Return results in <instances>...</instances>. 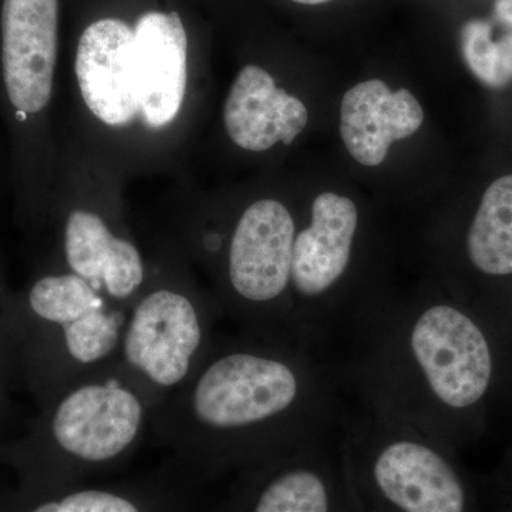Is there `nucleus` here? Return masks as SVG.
<instances>
[{
  "instance_id": "19",
  "label": "nucleus",
  "mask_w": 512,
  "mask_h": 512,
  "mask_svg": "<svg viewBox=\"0 0 512 512\" xmlns=\"http://www.w3.org/2000/svg\"><path fill=\"white\" fill-rule=\"evenodd\" d=\"M33 512H140L136 505L107 491L86 490L39 505Z\"/></svg>"
},
{
  "instance_id": "2",
  "label": "nucleus",
  "mask_w": 512,
  "mask_h": 512,
  "mask_svg": "<svg viewBox=\"0 0 512 512\" xmlns=\"http://www.w3.org/2000/svg\"><path fill=\"white\" fill-rule=\"evenodd\" d=\"M339 448L355 512H483L456 448L402 420L362 404Z\"/></svg>"
},
{
  "instance_id": "20",
  "label": "nucleus",
  "mask_w": 512,
  "mask_h": 512,
  "mask_svg": "<svg viewBox=\"0 0 512 512\" xmlns=\"http://www.w3.org/2000/svg\"><path fill=\"white\" fill-rule=\"evenodd\" d=\"M483 311L487 313L488 318L493 320L495 328L500 333L508 363H510L512 377V284L510 292L488 303Z\"/></svg>"
},
{
  "instance_id": "10",
  "label": "nucleus",
  "mask_w": 512,
  "mask_h": 512,
  "mask_svg": "<svg viewBox=\"0 0 512 512\" xmlns=\"http://www.w3.org/2000/svg\"><path fill=\"white\" fill-rule=\"evenodd\" d=\"M136 59L141 113L164 127L180 113L187 87V33L177 12H148L137 20Z\"/></svg>"
},
{
  "instance_id": "6",
  "label": "nucleus",
  "mask_w": 512,
  "mask_h": 512,
  "mask_svg": "<svg viewBox=\"0 0 512 512\" xmlns=\"http://www.w3.org/2000/svg\"><path fill=\"white\" fill-rule=\"evenodd\" d=\"M57 25L59 0H3V77L10 103L19 113H39L49 104Z\"/></svg>"
},
{
  "instance_id": "16",
  "label": "nucleus",
  "mask_w": 512,
  "mask_h": 512,
  "mask_svg": "<svg viewBox=\"0 0 512 512\" xmlns=\"http://www.w3.org/2000/svg\"><path fill=\"white\" fill-rule=\"evenodd\" d=\"M461 49L468 69L487 86L498 89L512 79V33L494 42L490 23L470 20L461 32Z\"/></svg>"
},
{
  "instance_id": "22",
  "label": "nucleus",
  "mask_w": 512,
  "mask_h": 512,
  "mask_svg": "<svg viewBox=\"0 0 512 512\" xmlns=\"http://www.w3.org/2000/svg\"><path fill=\"white\" fill-rule=\"evenodd\" d=\"M494 10L497 19L512 28V0H495Z\"/></svg>"
},
{
  "instance_id": "13",
  "label": "nucleus",
  "mask_w": 512,
  "mask_h": 512,
  "mask_svg": "<svg viewBox=\"0 0 512 512\" xmlns=\"http://www.w3.org/2000/svg\"><path fill=\"white\" fill-rule=\"evenodd\" d=\"M464 244L468 264L478 275L512 278V174L485 190Z\"/></svg>"
},
{
  "instance_id": "12",
  "label": "nucleus",
  "mask_w": 512,
  "mask_h": 512,
  "mask_svg": "<svg viewBox=\"0 0 512 512\" xmlns=\"http://www.w3.org/2000/svg\"><path fill=\"white\" fill-rule=\"evenodd\" d=\"M224 123L229 138L248 151H266L276 143H293L308 124L301 100L276 87L261 67H244L225 101Z\"/></svg>"
},
{
  "instance_id": "5",
  "label": "nucleus",
  "mask_w": 512,
  "mask_h": 512,
  "mask_svg": "<svg viewBox=\"0 0 512 512\" xmlns=\"http://www.w3.org/2000/svg\"><path fill=\"white\" fill-rule=\"evenodd\" d=\"M296 227L291 212L275 200L249 205L239 218L228 251L232 289L254 306H268L291 286Z\"/></svg>"
},
{
  "instance_id": "17",
  "label": "nucleus",
  "mask_w": 512,
  "mask_h": 512,
  "mask_svg": "<svg viewBox=\"0 0 512 512\" xmlns=\"http://www.w3.org/2000/svg\"><path fill=\"white\" fill-rule=\"evenodd\" d=\"M67 352L83 365L99 362L109 356L119 342V319L101 308L63 326Z\"/></svg>"
},
{
  "instance_id": "21",
  "label": "nucleus",
  "mask_w": 512,
  "mask_h": 512,
  "mask_svg": "<svg viewBox=\"0 0 512 512\" xmlns=\"http://www.w3.org/2000/svg\"><path fill=\"white\" fill-rule=\"evenodd\" d=\"M491 495L512 505V446L491 478Z\"/></svg>"
},
{
  "instance_id": "3",
  "label": "nucleus",
  "mask_w": 512,
  "mask_h": 512,
  "mask_svg": "<svg viewBox=\"0 0 512 512\" xmlns=\"http://www.w3.org/2000/svg\"><path fill=\"white\" fill-rule=\"evenodd\" d=\"M359 211L348 197L323 192L312 205L311 224L295 237L291 286L303 302L298 320L299 339L311 348L320 345L323 301L342 284L355 248Z\"/></svg>"
},
{
  "instance_id": "18",
  "label": "nucleus",
  "mask_w": 512,
  "mask_h": 512,
  "mask_svg": "<svg viewBox=\"0 0 512 512\" xmlns=\"http://www.w3.org/2000/svg\"><path fill=\"white\" fill-rule=\"evenodd\" d=\"M143 279L144 265L140 252L126 239L116 238L113 254L101 278V285H104L113 298L124 299L140 288Z\"/></svg>"
},
{
  "instance_id": "14",
  "label": "nucleus",
  "mask_w": 512,
  "mask_h": 512,
  "mask_svg": "<svg viewBox=\"0 0 512 512\" xmlns=\"http://www.w3.org/2000/svg\"><path fill=\"white\" fill-rule=\"evenodd\" d=\"M28 306L35 319L63 328L101 308L103 301L82 276L49 275L40 278L30 288Z\"/></svg>"
},
{
  "instance_id": "1",
  "label": "nucleus",
  "mask_w": 512,
  "mask_h": 512,
  "mask_svg": "<svg viewBox=\"0 0 512 512\" xmlns=\"http://www.w3.org/2000/svg\"><path fill=\"white\" fill-rule=\"evenodd\" d=\"M346 384L362 404L460 450L512 403L500 333L476 303L433 301L404 312L363 313L349 330Z\"/></svg>"
},
{
  "instance_id": "11",
  "label": "nucleus",
  "mask_w": 512,
  "mask_h": 512,
  "mask_svg": "<svg viewBox=\"0 0 512 512\" xmlns=\"http://www.w3.org/2000/svg\"><path fill=\"white\" fill-rule=\"evenodd\" d=\"M423 120V107L409 90L393 92L382 80L372 79L343 96L340 136L357 163L377 167L394 141L413 136Z\"/></svg>"
},
{
  "instance_id": "4",
  "label": "nucleus",
  "mask_w": 512,
  "mask_h": 512,
  "mask_svg": "<svg viewBox=\"0 0 512 512\" xmlns=\"http://www.w3.org/2000/svg\"><path fill=\"white\" fill-rule=\"evenodd\" d=\"M339 426L289 448L244 512H355L340 458Z\"/></svg>"
},
{
  "instance_id": "9",
  "label": "nucleus",
  "mask_w": 512,
  "mask_h": 512,
  "mask_svg": "<svg viewBox=\"0 0 512 512\" xmlns=\"http://www.w3.org/2000/svg\"><path fill=\"white\" fill-rule=\"evenodd\" d=\"M74 69L84 103L103 123L124 126L141 110L136 35L123 20H97L84 30Z\"/></svg>"
},
{
  "instance_id": "7",
  "label": "nucleus",
  "mask_w": 512,
  "mask_h": 512,
  "mask_svg": "<svg viewBox=\"0 0 512 512\" xmlns=\"http://www.w3.org/2000/svg\"><path fill=\"white\" fill-rule=\"evenodd\" d=\"M143 423V406L136 394L120 384H87L57 404L50 419V436L66 453L101 463L119 456Z\"/></svg>"
},
{
  "instance_id": "25",
  "label": "nucleus",
  "mask_w": 512,
  "mask_h": 512,
  "mask_svg": "<svg viewBox=\"0 0 512 512\" xmlns=\"http://www.w3.org/2000/svg\"><path fill=\"white\" fill-rule=\"evenodd\" d=\"M295 3H301V5H322V3L330 2V0H292Z\"/></svg>"
},
{
  "instance_id": "15",
  "label": "nucleus",
  "mask_w": 512,
  "mask_h": 512,
  "mask_svg": "<svg viewBox=\"0 0 512 512\" xmlns=\"http://www.w3.org/2000/svg\"><path fill=\"white\" fill-rule=\"evenodd\" d=\"M116 238L106 222L93 212L76 210L67 218L64 229L67 264L74 274L82 276L94 289L101 286Z\"/></svg>"
},
{
  "instance_id": "24",
  "label": "nucleus",
  "mask_w": 512,
  "mask_h": 512,
  "mask_svg": "<svg viewBox=\"0 0 512 512\" xmlns=\"http://www.w3.org/2000/svg\"><path fill=\"white\" fill-rule=\"evenodd\" d=\"M3 322H5V320L0 319V353H2L3 346L6 345L5 340H3V336L8 335L10 338V335H12V332H9L8 329H3Z\"/></svg>"
},
{
  "instance_id": "23",
  "label": "nucleus",
  "mask_w": 512,
  "mask_h": 512,
  "mask_svg": "<svg viewBox=\"0 0 512 512\" xmlns=\"http://www.w3.org/2000/svg\"><path fill=\"white\" fill-rule=\"evenodd\" d=\"M493 512H512V505L493 497Z\"/></svg>"
},
{
  "instance_id": "8",
  "label": "nucleus",
  "mask_w": 512,
  "mask_h": 512,
  "mask_svg": "<svg viewBox=\"0 0 512 512\" xmlns=\"http://www.w3.org/2000/svg\"><path fill=\"white\" fill-rule=\"evenodd\" d=\"M202 343V325L187 296L153 292L138 303L124 336V355L161 387H173L190 372Z\"/></svg>"
}]
</instances>
